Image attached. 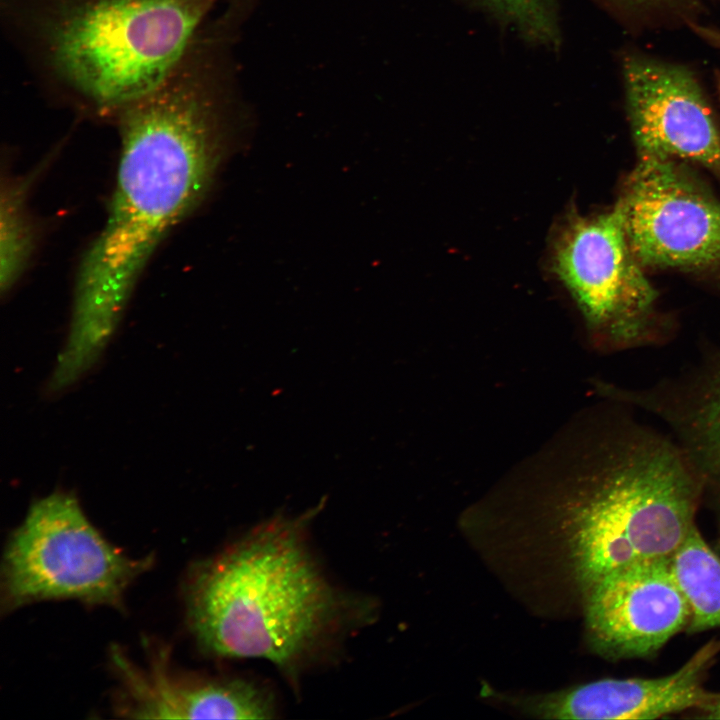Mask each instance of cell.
I'll list each match as a JSON object with an SVG mask.
<instances>
[{
	"mask_svg": "<svg viewBox=\"0 0 720 720\" xmlns=\"http://www.w3.org/2000/svg\"><path fill=\"white\" fill-rule=\"evenodd\" d=\"M0 230V288L8 292L22 274L30 257L32 234L25 214V180L2 185Z\"/></svg>",
	"mask_w": 720,
	"mask_h": 720,
	"instance_id": "14",
	"label": "cell"
},
{
	"mask_svg": "<svg viewBox=\"0 0 720 720\" xmlns=\"http://www.w3.org/2000/svg\"><path fill=\"white\" fill-rule=\"evenodd\" d=\"M586 629L592 648L609 659L654 656L687 630L689 601L671 557L638 560L617 568L586 591Z\"/></svg>",
	"mask_w": 720,
	"mask_h": 720,
	"instance_id": "9",
	"label": "cell"
},
{
	"mask_svg": "<svg viewBox=\"0 0 720 720\" xmlns=\"http://www.w3.org/2000/svg\"><path fill=\"white\" fill-rule=\"evenodd\" d=\"M624 21L633 24H663L664 21L694 22L693 15L700 8L720 0H599Z\"/></svg>",
	"mask_w": 720,
	"mask_h": 720,
	"instance_id": "16",
	"label": "cell"
},
{
	"mask_svg": "<svg viewBox=\"0 0 720 720\" xmlns=\"http://www.w3.org/2000/svg\"><path fill=\"white\" fill-rule=\"evenodd\" d=\"M693 31L700 35L704 40L711 43L715 48L720 50V30L702 26L699 23H693L690 25Z\"/></svg>",
	"mask_w": 720,
	"mask_h": 720,
	"instance_id": "18",
	"label": "cell"
},
{
	"mask_svg": "<svg viewBox=\"0 0 720 720\" xmlns=\"http://www.w3.org/2000/svg\"><path fill=\"white\" fill-rule=\"evenodd\" d=\"M676 577L689 601L688 632L720 628V554L695 526L672 556Z\"/></svg>",
	"mask_w": 720,
	"mask_h": 720,
	"instance_id": "13",
	"label": "cell"
},
{
	"mask_svg": "<svg viewBox=\"0 0 720 720\" xmlns=\"http://www.w3.org/2000/svg\"><path fill=\"white\" fill-rule=\"evenodd\" d=\"M554 264L578 304L594 345L620 351L664 344L674 320L631 247L617 200L591 216L574 215L561 233Z\"/></svg>",
	"mask_w": 720,
	"mask_h": 720,
	"instance_id": "6",
	"label": "cell"
},
{
	"mask_svg": "<svg viewBox=\"0 0 720 720\" xmlns=\"http://www.w3.org/2000/svg\"><path fill=\"white\" fill-rule=\"evenodd\" d=\"M217 0H43L30 16L48 77L103 115L158 85Z\"/></svg>",
	"mask_w": 720,
	"mask_h": 720,
	"instance_id": "4",
	"label": "cell"
},
{
	"mask_svg": "<svg viewBox=\"0 0 720 720\" xmlns=\"http://www.w3.org/2000/svg\"><path fill=\"white\" fill-rule=\"evenodd\" d=\"M701 717L709 719H720V692H710L707 700L697 710Z\"/></svg>",
	"mask_w": 720,
	"mask_h": 720,
	"instance_id": "17",
	"label": "cell"
},
{
	"mask_svg": "<svg viewBox=\"0 0 720 720\" xmlns=\"http://www.w3.org/2000/svg\"><path fill=\"white\" fill-rule=\"evenodd\" d=\"M314 513L278 515L192 569L187 619L201 648L292 670L359 609L312 558L305 530Z\"/></svg>",
	"mask_w": 720,
	"mask_h": 720,
	"instance_id": "3",
	"label": "cell"
},
{
	"mask_svg": "<svg viewBox=\"0 0 720 720\" xmlns=\"http://www.w3.org/2000/svg\"><path fill=\"white\" fill-rule=\"evenodd\" d=\"M625 104L638 157L672 158L720 183V128L687 67L631 52L622 60Z\"/></svg>",
	"mask_w": 720,
	"mask_h": 720,
	"instance_id": "8",
	"label": "cell"
},
{
	"mask_svg": "<svg viewBox=\"0 0 720 720\" xmlns=\"http://www.w3.org/2000/svg\"><path fill=\"white\" fill-rule=\"evenodd\" d=\"M151 556L132 559L92 525L75 496L53 492L29 508L4 551L2 610L42 600L75 599L121 607Z\"/></svg>",
	"mask_w": 720,
	"mask_h": 720,
	"instance_id": "5",
	"label": "cell"
},
{
	"mask_svg": "<svg viewBox=\"0 0 720 720\" xmlns=\"http://www.w3.org/2000/svg\"><path fill=\"white\" fill-rule=\"evenodd\" d=\"M121 680L118 711L144 719H270L271 693L253 680L210 677L175 670L165 648L151 651L144 668L118 648L111 653Z\"/></svg>",
	"mask_w": 720,
	"mask_h": 720,
	"instance_id": "10",
	"label": "cell"
},
{
	"mask_svg": "<svg viewBox=\"0 0 720 720\" xmlns=\"http://www.w3.org/2000/svg\"><path fill=\"white\" fill-rule=\"evenodd\" d=\"M528 43L558 48L561 36L556 0H468Z\"/></svg>",
	"mask_w": 720,
	"mask_h": 720,
	"instance_id": "15",
	"label": "cell"
},
{
	"mask_svg": "<svg viewBox=\"0 0 720 720\" xmlns=\"http://www.w3.org/2000/svg\"><path fill=\"white\" fill-rule=\"evenodd\" d=\"M605 398L609 407L583 417L546 455L571 489V556L584 591L632 562L673 556L704 494L674 440Z\"/></svg>",
	"mask_w": 720,
	"mask_h": 720,
	"instance_id": "2",
	"label": "cell"
},
{
	"mask_svg": "<svg viewBox=\"0 0 720 720\" xmlns=\"http://www.w3.org/2000/svg\"><path fill=\"white\" fill-rule=\"evenodd\" d=\"M720 652V640L705 644L676 671L654 678L601 679L529 702L528 709L553 719H656L698 710Z\"/></svg>",
	"mask_w": 720,
	"mask_h": 720,
	"instance_id": "11",
	"label": "cell"
},
{
	"mask_svg": "<svg viewBox=\"0 0 720 720\" xmlns=\"http://www.w3.org/2000/svg\"><path fill=\"white\" fill-rule=\"evenodd\" d=\"M717 86H718V90H719V94H720V74L718 75V78H717Z\"/></svg>",
	"mask_w": 720,
	"mask_h": 720,
	"instance_id": "19",
	"label": "cell"
},
{
	"mask_svg": "<svg viewBox=\"0 0 720 720\" xmlns=\"http://www.w3.org/2000/svg\"><path fill=\"white\" fill-rule=\"evenodd\" d=\"M628 399L670 427L704 492L720 496V349L682 375L632 388Z\"/></svg>",
	"mask_w": 720,
	"mask_h": 720,
	"instance_id": "12",
	"label": "cell"
},
{
	"mask_svg": "<svg viewBox=\"0 0 720 720\" xmlns=\"http://www.w3.org/2000/svg\"><path fill=\"white\" fill-rule=\"evenodd\" d=\"M689 165L638 157L618 201L646 270L679 272L720 289V197Z\"/></svg>",
	"mask_w": 720,
	"mask_h": 720,
	"instance_id": "7",
	"label": "cell"
},
{
	"mask_svg": "<svg viewBox=\"0 0 720 720\" xmlns=\"http://www.w3.org/2000/svg\"><path fill=\"white\" fill-rule=\"evenodd\" d=\"M233 77L226 58L193 46L117 114L115 188L104 228L79 269L62 350L70 365L98 361L157 245L208 191L225 152Z\"/></svg>",
	"mask_w": 720,
	"mask_h": 720,
	"instance_id": "1",
	"label": "cell"
}]
</instances>
